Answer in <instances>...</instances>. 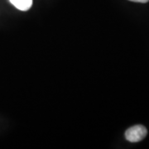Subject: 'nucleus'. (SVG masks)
<instances>
[{
  "mask_svg": "<svg viewBox=\"0 0 149 149\" xmlns=\"http://www.w3.org/2000/svg\"><path fill=\"white\" fill-rule=\"evenodd\" d=\"M148 130L143 125H135L125 132V138L131 143H138L145 139Z\"/></svg>",
  "mask_w": 149,
  "mask_h": 149,
  "instance_id": "1",
  "label": "nucleus"
},
{
  "mask_svg": "<svg viewBox=\"0 0 149 149\" xmlns=\"http://www.w3.org/2000/svg\"><path fill=\"white\" fill-rule=\"evenodd\" d=\"M10 3L21 11H27L31 8L32 5V0H9Z\"/></svg>",
  "mask_w": 149,
  "mask_h": 149,
  "instance_id": "2",
  "label": "nucleus"
},
{
  "mask_svg": "<svg viewBox=\"0 0 149 149\" xmlns=\"http://www.w3.org/2000/svg\"><path fill=\"white\" fill-rule=\"evenodd\" d=\"M129 1H132V2H135V3H148L149 0H129Z\"/></svg>",
  "mask_w": 149,
  "mask_h": 149,
  "instance_id": "3",
  "label": "nucleus"
}]
</instances>
